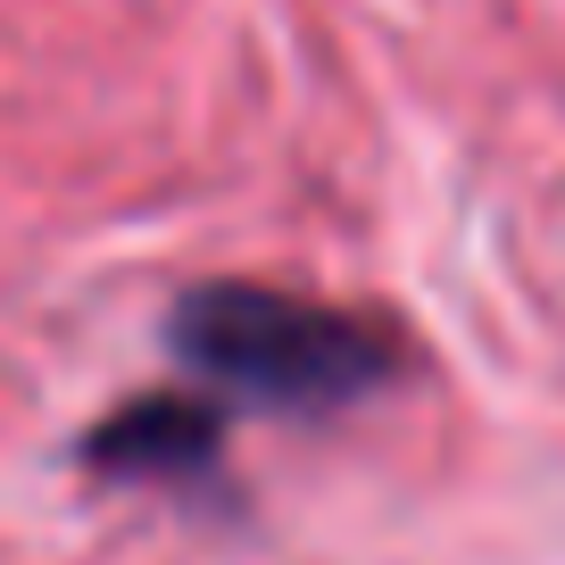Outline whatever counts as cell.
Returning <instances> with one entry per match:
<instances>
[{"label": "cell", "instance_id": "6da1fadb", "mask_svg": "<svg viewBox=\"0 0 565 565\" xmlns=\"http://www.w3.org/2000/svg\"><path fill=\"white\" fill-rule=\"evenodd\" d=\"M167 350L200 374V383L233 391L249 407H282V416H324V407L374 399L399 383V333L358 308L291 300L266 282H200L167 317Z\"/></svg>", "mask_w": 565, "mask_h": 565}, {"label": "cell", "instance_id": "7a4b0ae2", "mask_svg": "<svg viewBox=\"0 0 565 565\" xmlns=\"http://www.w3.org/2000/svg\"><path fill=\"white\" fill-rule=\"evenodd\" d=\"M216 449H225V416L209 399H192V391H141L117 416L92 424L75 458L92 475H117V482H192L216 466Z\"/></svg>", "mask_w": 565, "mask_h": 565}]
</instances>
